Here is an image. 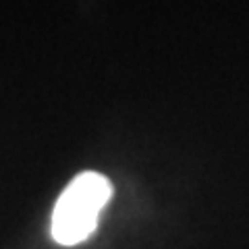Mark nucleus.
<instances>
[{
	"label": "nucleus",
	"mask_w": 249,
	"mask_h": 249,
	"mask_svg": "<svg viewBox=\"0 0 249 249\" xmlns=\"http://www.w3.org/2000/svg\"><path fill=\"white\" fill-rule=\"evenodd\" d=\"M112 197V183L104 175L85 170L65 187L54 206L50 232L58 245H79L98 227L100 214Z\"/></svg>",
	"instance_id": "nucleus-1"
}]
</instances>
